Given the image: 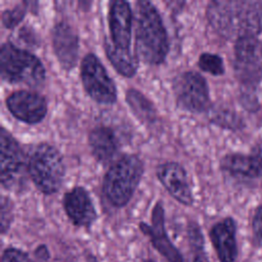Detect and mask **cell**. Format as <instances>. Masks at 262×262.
Here are the masks:
<instances>
[{
    "label": "cell",
    "mask_w": 262,
    "mask_h": 262,
    "mask_svg": "<svg viewBox=\"0 0 262 262\" xmlns=\"http://www.w3.org/2000/svg\"><path fill=\"white\" fill-rule=\"evenodd\" d=\"M207 17L213 29L224 37H256L262 32V2L213 1L208 6Z\"/></svg>",
    "instance_id": "obj_1"
},
{
    "label": "cell",
    "mask_w": 262,
    "mask_h": 262,
    "mask_svg": "<svg viewBox=\"0 0 262 262\" xmlns=\"http://www.w3.org/2000/svg\"><path fill=\"white\" fill-rule=\"evenodd\" d=\"M107 20L110 38L105 41V54L120 75L132 77L138 60L130 49L133 20L130 4L121 0L112 2Z\"/></svg>",
    "instance_id": "obj_2"
},
{
    "label": "cell",
    "mask_w": 262,
    "mask_h": 262,
    "mask_svg": "<svg viewBox=\"0 0 262 262\" xmlns=\"http://www.w3.org/2000/svg\"><path fill=\"white\" fill-rule=\"evenodd\" d=\"M135 25L138 56L149 64L162 63L169 51V41L162 17L151 2L136 3Z\"/></svg>",
    "instance_id": "obj_3"
},
{
    "label": "cell",
    "mask_w": 262,
    "mask_h": 262,
    "mask_svg": "<svg viewBox=\"0 0 262 262\" xmlns=\"http://www.w3.org/2000/svg\"><path fill=\"white\" fill-rule=\"evenodd\" d=\"M143 174V164L135 155L119 158L107 170L103 180V192L115 207L128 204Z\"/></svg>",
    "instance_id": "obj_4"
},
{
    "label": "cell",
    "mask_w": 262,
    "mask_h": 262,
    "mask_svg": "<svg viewBox=\"0 0 262 262\" xmlns=\"http://www.w3.org/2000/svg\"><path fill=\"white\" fill-rule=\"evenodd\" d=\"M28 171L37 188L45 194L56 192L63 181L64 165L60 152L48 143L37 144L30 151Z\"/></svg>",
    "instance_id": "obj_5"
},
{
    "label": "cell",
    "mask_w": 262,
    "mask_h": 262,
    "mask_svg": "<svg viewBox=\"0 0 262 262\" xmlns=\"http://www.w3.org/2000/svg\"><path fill=\"white\" fill-rule=\"evenodd\" d=\"M0 71L9 83L39 86L45 79V69L39 58L8 42L0 49Z\"/></svg>",
    "instance_id": "obj_6"
},
{
    "label": "cell",
    "mask_w": 262,
    "mask_h": 262,
    "mask_svg": "<svg viewBox=\"0 0 262 262\" xmlns=\"http://www.w3.org/2000/svg\"><path fill=\"white\" fill-rule=\"evenodd\" d=\"M81 80L87 94L96 102H116L117 87L95 54L88 53L84 56L81 62Z\"/></svg>",
    "instance_id": "obj_7"
},
{
    "label": "cell",
    "mask_w": 262,
    "mask_h": 262,
    "mask_svg": "<svg viewBox=\"0 0 262 262\" xmlns=\"http://www.w3.org/2000/svg\"><path fill=\"white\" fill-rule=\"evenodd\" d=\"M234 69L239 81L248 89L262 79V42L254 36L236 40L234 46Z\"/></svg>",
    "instance_id": "obj_8"
},
{
    "label": "cell",
    "mask_w": 262,
    "mask_h": 262,
    "mask_svg": "<svg viewBox=\"0 0 262 262\" xmlns=\"http://www.w3.org/2000/svg\"><path fill=\"white\" fill-rule=\"evenodd\" d=\"M173 89L177 105L190 113L205 112L210 103L206 79L199 73L188 71L174 80Z\"/></svg>",
    "instance_id": "obj_9"
},
{
    "label": "cell",
    "mask_w": 262,
    "mask_h": 262,
    "mask_svg": "<svg viewBox=\"0 0 262 262\" xmlns=\"http://www.w3.org/2000/svg\"><path fill=\"white\" fill-rule=\"evenodd\" d=\"M0 172L1 184L6 189H11L20 184L25 166L24 152L14 137L4 128L0 131Z\"/></svg>",
    "instance_id": "obj_10"
},
{
    "label": "cell",
    "mask_w": 262,
    "mask_h": 262,
    "mask_svg": "<svg viewBox=\"0 0 262 262\" xmlns=\"http://www.w3.org/2000/svg\"><path fill=\"white\" fill-rule=\"evenodd\" d=\"M6 105L11 115L27 124L41 122L47 113L46 100L34 91L18 90L6 98Z\"/></svg>",
    "instance_id": "obj_11"
},
{
    "label": "cell",
    "mask_w": 262,
    "mask_h": 262,
    "mask_svg": "<svg viewBox=\"0 0 262 262\" xmlns=\"http://www.w3.org/2000/svg\"><path fill=\"white\" fill-rule=\"evenodd\" d=\"M221 169L230 178L245 184L262 182V157L233 154L224 157Z\"/></svg>",
    "instance_id": "obj_12"
},
{
    "label": "cell",
    "mask_w": 262,
    "mask_h": 262,
    "mask_svg": "<svg viewBox=\"0 0 262 262\" xmlns=\"http://www.w3.org/2000/svg\"><path fill=\"white\" fill-rule=\"evenodd\" d=\"M140 229L149 236L152 246L169 262H183L182 255L170 242L165 229V214L161 203H157L151 213V225L140 223Z\"/></svg>",
    "instance_id": "obj_13"
},
{
    "label": "cell",
    "mask_w": 262,
    "mask_h": 262,
    "mask_svg": "<svg viewBox=\"0 0 262 262\" xmlns=\"http://www.w3.org/2000/svg\"><path fill=\"white\" fill-rule=\"evenodd\" d=\"M157 176L168 192L179 203L190 206L192 192L184 168L175 162L162 164L157 169Z\"/></svg>",
    "instance_id": "obj_14"
},
{
    "label": "cell",
    "mask_w": 262,
    "mask_h": 262,
    "mask_svg": "<svg viewBox=\"0 0 262 262\" xmlns=\"http://www.w3.org/2000/svg\"><path fill=\"white\" fill-rule=\"evenodd\" d=\"M63 208L77 226H90L96 219V211L88 191L81 186H76L64 193Z\"/></svg>",
    "instance_id": "obj_15"
},
{
    "label": "cell",
    "mask_w": 262,
    "mask_h": 262,
    "mask_svg": "<svg viewBox=\"0 0 262 262\" xmlns=\"http://www.w3.org/2000/svg\"><path fill=\"white\" fill-rule=\"evenodd\" d=\"M53 50L60 66L71 70L76 66L79 51V39L75 30L67 23L56 24L52 30Z\"/></svg>",
    "instance_id": "obj_16"
},
{
    "label": "cell",
    "mask_w": 262,
    "mask_h": 262,
    "mask_svg": "<svg viewBox=\"0 0 262 262\" xmlns=\"http://www.w3.org/2000/svg\"><path fill=\"white\" fill-rule=\"evenodd\" d=\"M210 237L221 262H234L237 254L235 241V223L231 218H226L216 223Z\"/></svg>",
    "instance_id": "obj_17"
},
{
    "label": "cell",
    "mask_w": 262,
    "mask_h": 262,
    "mask_svg": "<svg viewBox=\"0 0 262 262\" xmlns=\"http://www.w3.org/2000/svg\"><path fill=\"white\" fill-rule=\"evenodd\" d=\"M88 142L93 157L102 164L111 162L119 148L115 132L105 126L92 129L88 136Z\"/></svg>",
    "instance_id": "obj_18"
},
{
    "label": "cell",
    "mask_w": 262,
    "mask_h": 262,
    "mask_svg": "<svg viewBox=\"0 0 262 262\" xmlns=\"http://www.w3.org/2000/svg\"><path fill=\"white\" fill-rule=\"evenodd\" d=\"M126 101L135 117L146 125H154L158 120V113L152 102L136 89H128Z\"/></svg>",
    "instance_id": "obj_19"
},
{
    "label": "cell",
    "mask_w": 262,
    "mask_h": 262,
    "mask_svg": "<svg viewBox=\"0 0 262 262\" xmlns=\"http://www.w3.org/2000/svg\"><path fill=\"white\" fill-rule=\"evenodd\" d=\"M199 67L204 71L214 76H220L224 73L223 59L214 53L205 52L199 57Z\"/></svg>",
    "instance_id": "obj_20"
},
{
    "label": "cell",
    "mask_w": 262,
    "mask_h": 262,
    "mask_svg": "<svg viewBox=\"0 0 262 262\" xmlns=\"http://www.w3.org/2000/svg\"><path fill=\"white\" fill-rule=\"evenodd\" d=\"M26 4L21 3L12 9H7L2 13V23L6 28L15 27L25 16Z\"/></svg>",
    "instance_id": "obj_21"
},
{
    "label": "cell",
    "mask_w": 262,
    "mask_h": 262,
    "mask_svg": "<svg viewBox=\"0 0 262 262\" xmlns=\"http://www.w3.org/2000/svg\"><path fill=\"white\" fill-rule=\"evenodd\" d=\"M12 220V204L6 196L1 198V231L5 233Z\"/></svg>",
    "instance_id": "obj_22"
},
{
    "label": "cell",
    "mask_w": 262,
    "mask_h": 262,
    "mask_svg": "<svg viewBox=\"0 0 262 262\" xmlns=\"http://www.w3.org/2000/svg\"><path fill=\"white\" fill-rule=\"evenodd\" d=\"M1 262H32V260L23 251L14 248H9L3 252Z\"/></svg>",
    "instance_id": "obj_23"
},
{
    "label": "cell",
    "mask_w": 262,
    "mask_h": 262,
    "mask_svg": "<svg viewBox=\"0 0 262 262\" xmlns=\"http://www.w3.org/2000/svg\"><path fill=\"white\" fill-rule=\"evenodd\" d=\"M214 122H216V124L222 125L227 128H235L239 124L237 117L234 114L229 112H220L216 114L214 118Z\"/></svg>",
    "instance_id": "obj_24"
},
{
    "label": "cell",
    "mask_w": 262,
    "mask_h": 262,
    "mask_svg": "<svg viewBox=\"0 0 262 262\" xmlns=\"http://www.w3.org/2000/svg\"><path fill=\"white\" fill-rule=\"evenodd\" d=\"M253 231L256 242L262 246V206H260L253 218Z\"/></svg>",
    "instance_id": "obj_25"
},
{
    "label": "cell",
    "mask_w": 262,
    "mask_h": 262,
    "mask_svg": "<svg viewBox=\"0 0 262 262\" xmlns=\"http://www.w3.org/2000/svg\"><path fill=\"white\" fill-rule=\"evenodd\" d=\"M144 262H154V261L152 260H145Z\"/></svg>",
    "instance_id": "obj_26"
}]
</instances>
